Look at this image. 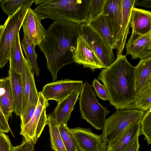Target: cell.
Wrapping results in <instances>:
<instances>
[{
	"mask_svg": "<svg viewBox=\"0 0 151 151\" xmlns=\"http://www.w3.org/2000/svg\"><path fill=\"white\" fill-rule=\"evenodd\" d=\"M81 36L80 25L63 20L54 21L46 30L45 38L39 48L47 60V68L53 82L58 71L74 63L73 55Z\"/></svg>",
	"mask_w": 151,
	"mask_h": 151,
	"instance_id": "cell-1",
	"label": "cell"
},
{
	"mask_svg": "<svg viewBox=\"0 0 151 151\" xmlns=\"http://www.w3.org/2000/svg\"><path fill=\"white\" fill-rule=\"evenodd\" d=\"M134 68L125 55H122L98 76L107 91L110 104L116 110L123 109L134 101Z\"/></svg>",
	"mask_w": 151,
	"mask_h": 151,
	"instance_id": "cell-2",
	"label": "cell"
},
{
	"mask_svg": "<svg viewBox=\"0 0 151 151\" xmlns=\"http://www.w3.org/2000/svg\"><path fill=\"white\" fill-rule=\"evenodd\" d=\"M91 0H35L34 10L40 19L63 20L80 24L86 23Z\"/></svg>",
	"mask_w": 151,
	"mask_h": 151,
	"instance_id": "cell-3",
	"label": "cell"
},
{
	"mask_svg": "<svg viewBox=\"0 0 151 151\" xmlns=\"http://www.w3.org/2000/svg\"><path fill=\"white\" fill-rule=\"evenodd\" d=\"M79 104L81 118L96 129H103L106 116L110 111L98 102L92 86L87 82L83 84L80 91Z\"/></svg>",
	"mask_w": 151,
	"mask_h": 151,
	"instance_id": "cell-4",
	"label": "cell"
},
{
	"mask_svg": "<svg viewBox=\"0 0 151 151\" xmlns=\"http://www.w3.org/2000/svg\"><path fill=\"white\" fill-rule=\"evenodd\" d=\"M117 109L106 120L102 135L107 143L115 139L131 124L140 122L144 112L139 109Z\"/></svg>",
	"mask_w": 151,
	"mask_h": 151,
	"instance_id": "cell-5",
	"label": "cell"
},
{
	"mask_svg": "<svg viewBox=\"0 0 151 151\" xmlns=\"http://www.w3.org/2000/svg\"><path fill=\"white\" fill-rule=\"evenodd\" d=\"M28 7L20 8L12 16L8 17L3 25L0 38V68L9 61L10 47L22 27Z\"/></svg>",
	"mask_w": 151,
	"mask_h": 151,
	"instance_id": "cell-6",
	"label": "cell"
},
{
	"mask_svg": "<svg viewBox=\"0 0 151 151\" xmlns=\"http://www.w3.org/2000/svg\"><path fill=\"white\" fill-rule=\"evenodd\" d=\"M38 99L33 115L29 123L21 129L20 134L26 140L35 144L47 124L46 109L49 106L48 101L41 92L38 93Z\"/></svg>",
	"mask_w": 151,
	"mask_h": 151,
	"instance_id": "cell-7",
	"label": "cell"
},
{
	"mask_svg": "<svg viewBox=\"0 0 151 151\" xmlns=\"http://www.w3.org/2000/svg\"><path fill=\"white\" fill-rule=\"evenodd\" d=\"M80 25L81 36L98 58L103 68L109 66L116 59L113 49L86 23Z\"/></svg>",
	"mask_w": 151,
	"mask_h": 151,
	"instance_id": "cell-8",
	"label": "cell"
},
{
	"mask_svg": "<svg viewBox=\"0 0 151 151\" xmlns=\"http://www.w3.org/2000/svg\"><path fill=\"white\" fill-rule=\"evenodd\" d=\"M78 151H106L107 143L102 134L93 133L90 128L69 129Z\"/></svg>",
	"mask_w": 151,
	"mask_h": 151,
	"instance_id": "cell-9",
	"label": "cell"
},
{
	"mask_svg": "<svg viewBox=\"0 0 151 151\" xmlns=\"http://www.w3.org/2000/svg\"><path fill=\"white\" fill-rule=\"evenodd\" d=\"M83 84L81 81L61 80L47 84L41 92L47 101L54 100L58 103L73 91L81 89Z\"/></svg>",
	"mask_w": 151,
	"mask_h": 151,
	"instance_id": "cell-10",
	"label": "cell"
},
{
	"mask_svg": "<svg viewBox=\"0 0 151 151\" xmlns=\"http://www.w3.org/2000/svg\"><path fill=\"white\" fill-rule=\"evenodd\" d=\"M34 73L32 67L27 60L21 74L23 97L22 111L20 116L24 115L30 106L37 105V103L38 93L35 85Z\"/></svg>",
	"mask_w": 151,
	"mask_h": 151,
	"instance_id": "cell-11",
	"label": "cell"
},
{
	"mask_svg": "<svg viewBox=\"0 0 151 151\" xmlns=\"http://www.w3.org/2000/svg\"><path fill=\"white\" fill-rule=\"evenodd\" d=\"M125 45L126 56L130 55L132 59L140 60L151 57V31L143 35L132 32Z\"/></svg>",
	"mask_w": 151,
	"mask_h": 151,
	"instance_id": "cell-12",
	"label": "cell"
},
{
	"mask_svg": "<svg viewBox=\"0 0 151 151\" xmlns=\"http://www.w3.org/2000/svg\"><path fill=\"white\" fill-rule=\"evenodd\" d=\"M41 20L38 14L30 8L22 25L23 31L27 33L30 43L35 46H39L46 35V30L42 25Z\"/></svg>",
	"mask_w": 151,
	"mask_h": 151,
	"instance_id": "cell-13",
	"label": "cell"
},
{
	"mask_svg": "<svg viewBox=\"0 0 151 151\" xmlns=\"http://www.w3.org/2000/svg\"><path fill=\"white\" fill-rule=\"evenodd\" d=\"M102 13L115 40L116 45L121 26L122 0H106Z\"/></svg>",
	"mask_w": 151,
	"mask_h": 151,
	"instance_id": "cell-14",
	"label": "cell"
},
{
	"mask_svg": "<svg viewBox=\"0 0 151 151\" xmlns=\"http://www.w3.org/2000/svg\"><path fill=\"white\" fill-rule=\"evenodd\" d=\"M74 62L89 68L94 71L103 68L96 55L83 37L80 36L77 40L76 49L73 53Z\"/></svg>",
	"mask_w": 151,
	"mask_h": 151,
	"instance_id": "cell-15",
	"label": "cell"
},
{
	"mask_svg": "<svg viewBox=\"0 0 151 151\" xmlns=\"http://www.w3.org/2000/svg\"><path fill=\"white\" fill-rule=\"evenodd\" d=\"M81 90L79 89L73 91L58 103L52 115L59 125L62 124H67L78 99Z\"/></svg>",
	"mask_w": 151,
	"mask_h": 151,
	"instance_id": "cell-16",
	"label": "cell"
},
{
	"mask_svg": "<svg viewBox=\"0 0 151 151\" xmlns=\"http://www.w3.org/2000/svg\"><path fill=\"white\" fill-rule=\"evenodd\" d=\"M134 0H122V17L120 33L116 45L117 58L122 55L129 33L132 10L134 7Z\"/></svg>",
	"mask_w": 151,
	"mask_h": 151,
	"instance_id": "cell-17",
	"label": "cell"
},
{
	"mask_svg": "<svg viewBox=\"0 0 151 151\" xmlns=\"http://www.w3.org/2000/svg\"><path fill=\"white\" fill-rule=\"evenodd\" d=\"M151 85V57L140 60L134 68V86L136 94Z\"/></svg>",
	"mask_w": 151,
	"mask_h": 151,
	"instance_id": "cell-18",
	"label": "cell"
},
{
	"mask_svg": "<svg viewBox=\"0 0 151 151\" xmlns=\"http://www.w3.org/2000/svg\"><path fill=\"white\" fill-rule=\"evenodd\" d=\"M140 122L129 126L115 139L107 143V150L123 151L137 136L140 135Z\"/></svg>",
	"mask_w": 151,
	"mask_h": 151,
	"instance_id": "cell-19",
	"label": "cell"
},
{
	"mask_svg": "<svg viewBox=\"0 0 151 151\" xmlns=\"http://www.w3.org/2000/svg\"><path fill=\"white\" fill-rule=\"evenodd\" d=\"M130 27L132 32L144 35L151 31V12L150 11L134 7L130 16Z\"/></svg>",
	"mask_w": 151,
	"mask_h": 151,
	"instance_id": "cell-20",
	"label": "cell"
},
{
	"mask_svg": "<svg viewBox=\"0 0 151 151\" xmlns=\"http://www.w3.org/2000/svg\"><path fill=\"white\" fill-rule=\"evenodd\" d=\"M10 80L13 99L14 112L20 116L22 109L23 91L21 74L9 68L8 76Z\"/></svg>",
	"mask_w": 151,
	"mask_h": 151,
	"instance_id": "cell-21",
	"label": "cell"
},
{
	"mask_svg": "<svg viewBox=\"0 0 151 151\" xmlns=\"http://www.w3.org/2000/svg\"><path fill=\"white\" fill-rule=\"evenodd\" d=\"M86 24L113 49H116L115 40L102 13Z\"/></svg>",
	"mask_w": 151,
	"mask_h": 151,
	"instance_id": "cell-22",
	"label": "cell"
},
{
	"mask_svg": "<svg viewBox=\"0 0 151 151\" xmlns=\"http://www.w3.org/2000/svg\"><path fill=\"white\" fill-rule=\"evenodd\" d=\"M0 109L7 121L14 112V103L10 80L3 79L0 86Z\"/></svg>",
	"mask_w": 151,
	"mask_h": 151,
	"instance_id": "cell-23",
	"label": "cell"
},
{
	"mask_svg": "<svg viewBox=\"0 0 151 151\" xmlns=\"http://www.w3.org/2000/svg\"><path fill=\"white\" fill-rule=\"evenodd\" d=\"M26 60L22 53L18 33L16 35L10 47L9 68L21 74Z\"/></svg>",
	"mask_w": 151,
	"mask_h": 151,
	"instance_id": "cell-24",
	"label": "cell"
},
{
	"mask_svg": "<svg viewBox=\"0 0 151 151\" xmlns=\"http://www.w3.org/2000/svg\"><path fill=\"white\" fill-rule=\"evenodd\" d=\"M51 147L54 151H67L65 147L59 130V125L52 115L47 116Z\"/></svg>",
	"mask_w": 151,
	"mask_h": 151,
	"instance_id": "cell-25",
	"label": "cell"
},
{
	"mask_svg": "<svg viewBox=\"0 0 151 151\" xmlns=\"http://www.w3.org/2000/svg\"><path fill=\"white\" fill-rule=\"evenodd\" d=\"M23 38L20 44L26 57V59L32 67L34 72L38 76L40 74V69L38 67L37 59V55L35 51V46L32 45L30 42L27 33L23 31Z\"/></svg>",
	"mask_w": 151,
	"mask_h": 151,
	"instance_id": "cell-26",
	"label": "cell"
},
{
	"mask_svg": "<svg viewBox=\"0 0 151 151\" xmlns=\"http://www.w3.org/2000/svg\"><path fill=\"white\" fill-rule=\"evenodd\" d=\"M151 85L141 92L136 94L134 101L124 109H139L146 111L151 108Z\"/></svg>",
	"mask_w": 151,
	"mask_h": 151,
	"instance_id": "cell-27",
	"label": "cell"
},
{
	"mask_svg": "<svg viewBox=\"0 0 151 151\" xmlns=\"http://www.w3.org/2000/svg\"><path fill=\"white\" fill-rule=\"evenodd\" d=\"M35 0H1V7L8 17L12 16L20 8H30Z\"/></svg>",
	"mask_w": 151,
	"mask_h": 151,
	"instance_id": "cell-28",
	"label": "cell"
},
{
	"mask_svg": "<svg viewBox=\"0 0 151 151\" xmlns=\"http://www.w3.org/2000/svg\"><path fill=\"white\" fill-rule=\"evenodd\" d=\"M59 131L67 151H78L77 146L67 124L59 125Z\"/></svg>",
	"mask_w": 151,
	"mask_h": 151,
	"instance_id": "cell-29",
	"label": "cell"
},
{
	"mask_svg": "<svg viewBox=\"0 0 151 151\" xmlns=\"http://www.w3.org/2000/svg\"><path fill=\"white\" fill-rule=\"evenodd\" d=\"M145 136L149 145L151 143V108L144 113L140 121V135Z\"/></svg>",
	"mask_w": 151,
	"mask_h": 151,
	"instance_id": "cell-30",
	"label": "cell"
},
{
	"mask_svg": "<svg viewBox=\"0 0 151 151\" xmlns=\"http://www.w3.org/2000/svg\"><path fill=\"white\" fill-rule=\"evenodd\" d=\"M105 1L106 0H91L87 22L95 18L102 13Z\"/></svg>",
	"mask_w": 151,
	"mask_h": 151,
	"instance_id": "cell-31",
	"label": "cell"
},
{
	"mask_svg": "<svg viewBox=\"0 0 151 151\" xmlns=\"http://www.w3.org/2000/svg\"><path fill=\"white\" fill-rule=\"evenodd\" d=\"M92 86L99 98L104 101L109 100V96L106 88L104 85L101 84L98 79H95L94 80Z\"/></svg>",
	"mask_w": 151,
	"mask_h": 151,
	"instance_id": "cell-32",
	"label": "cell"
},
{
	"mask_svg": "<svg viewBox=\"0 0 151 151\" xmlns=\"http://www.w3.org/2000/svg\"><path fill=\"white\" fill-rule=\"evenodd\" d=\"M34 145L31 142L24 138L19 145L14 147L12 146L10 151H34Z\"/></svg>",
	"mask_w": 151,
	"mask_h": 151,
	"instance_id": "cell-33",
	"label": "cell"
},
{
	"mask_svg": "<svg viewBox=\"0 0 151 151\" xmlns=\"http://www.w3.org/2000/svg\"><path fill=\"white\" fill-rule=\"evenodd\" d=\"M12 146L9 136L0 131V151H10Z\"/></svg>",
	"mask_w": 151,
	"mask_h": 151,
	"instance_id": "cell-34",
	"label": "cell"
},
{
	"mask_svg": "<svg viewBox=\"0 0 151 151\" xmlns=\"http://www.w3.org/2000/svg\"><path fill=\"white\" fill-rule=\"evenodd\" d=\"M36 105L30 106L28 109L25 114L20 116L21 119V129L23 128L32 119L34 114Z\"/></svg>",
	"mask_w": 151,
	"mask_h": 151,
	"instance_id": "cell-35",
	"label": "cell"
},
{
	"mask_svg": "<svg viewBox=\"0 0 151 151\" xmlns=\"http://www.w3.org/2000/svg\"><path fill=\"white\" fill-rule=\"evenodd\" d=\"M0 131L8 133L11 132L8 121L0 109Z\"/></svg>",
	"mask_w": 151,
	"mask_h": 151,
	"instance_id": "cell-36",
	"label": "cell"
},
{
	"mask_svg": "<svg viewBox=\"0 0 151 151\" xmlns=\"http://www.w3.org/2000/svg\"><path fill=\"white\" fill-rule=\"evenodd\" d=\"M139 137L137 136L123 151H138L140 147Z\"/></svg>",
	"mask_w": 151,
	"mask_h": 151,
	"instance_id": "cell-37",
	"label": "cell"
},
{
	"mask_svg": "<svg viewBox=\"0 0 151 151\" xmlns=\"http://www.w3.org/2000/svg\"><path fill=\"white\" fill-rule=\"evenodd\" d=\"M137 6L151 8V0H134V7Z\"/></svg>",
	"mask_w": 151,
	"mask_h": 151,
	"instance_id": "cell-38",
	"label": "cell"
},
{
	"mask_svg": "<svg viewBox=\"0 0 151 151\" xmlns=\"http://www.w3.org/2000/svg\"><path fill=\"white\" fill-rule=\"evenodd\" d=\"M3 25H0V38L3 30Z\"/></svg>",
	"mask_w": 151,
	"mask_h": 151,
	"instance_id": "cell-39",
	"label": "cell"
},
{
	"mask_svg": "<svg viewBox=\"0 0 151 151\" xmlns=\"http://www.w3.org/2000/svg\"><path fill=\"white\" fill-rule=\"evenodd\" d=\"M3 80V79H0V86Z\"/></svg>",
	"mask_w": 151,
	"mask_h": 151,
	"instance_id": "cell-40",
	"label": "cell"
},
{
	"mask_svg": "<svg viewBox=\"0 0 151 151\" xmlns=\"http://www.w3.org/2000/svg\"><path fill=\"white\" fill-rule=\"evenodd\" d=\"M1 0H0V2H1Z\"/></svg>",
	"mask_w": 151,
	"mask_h": 151,
	"instance_id": "cell-41",
	"label": "cell"
},
{
	"mask_svg": "<svg viewBox=\"0 0 151 151\" xmlns=\"http://www.w3.org/2000/svg\"><path fill=\"white\" fill-rule=\"evenodd\" d=\"M106 151H109L108 150H107Z\"/></svg>",
	"mask_w": 151,
	"mask_h": 151,
	"instance_id": "cell-42",
	"label": "cell"
}]
</instances>
